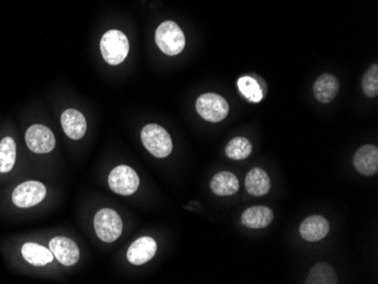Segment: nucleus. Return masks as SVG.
<instances>
[{"mask_svg":"<svg viewBox=\"0 0 378 284\" xmlns=\"http://www.w3.org/2000/svg\"><path fill=\"white\" fill-rule=\"evenodd\" d=\"M100 49L103 59L108 64L116 66L121 64L127 57L129 41L121 31L110 30L103 34Z\"/></svg>","mask_w":378,"mask_h":284,"instance_id":"obj_1","label":"nucleus"},{"mask_svg":"<svg viewBox=\"0 0 378 284\" xmlns=\"http://www.w3.org/2000/svg\"><path fill=\"white\" fill-rule=\"evenodd\" d=\"M141 139L143 145L155 157L164 159L173 152V139L169 133L159 125H146L142 129Z\"/></svg>","mask_w":378,"mask_h":284,"instance_id":"obj_2","label":"nucleus"},{"mask_svg":"<svg viewBox=\"0 0 378 284\" xmlns=\"http://www.w3.org/2000/svg\"><path fill=\"white\" fill-rule=\"evenodd\" d=\"M155 42L168 56L179 55L184 50L186 39L182 29L173 21H166L157 29Z\"/></svg>","mask_w":378,"mask_h":284,"instance_id":"obj_3","label":"nucleus"},{"mask_svg":"<svg viewBox=\"0 0 378 284\" xmlns=\"http://www.w3.org/2000/svg\"><path fill=\"white\" fill-rule=\"evenodd\" d=\"M94 229L97 236L104 242H113L123 233V221L117 212L102 209L94 218Z\"/></svg>","mask_w":378,"mask_h":284,"instance_id":"obj_4","label":"nucleus"},{"mask_svg":"<svg viewBox=\"0 0 378 284\" xmlns=\"http://www.w3.org/2000/svg\"><path fill=\"white\" fill-rule=\"evenodd\" d=\"M196 110L204 120L219 123L227 118L229 104L227 100L216 93H205L196 101Z\"/></svg>","mask_w":378,"mask_h":284,"instance_id":"obj_5","label":"nucleus"},{"mask_svg":"<svg viewBox=\"0 0 378 284\" xmlns=\"http://www.w3.org/2000/svg\"><path fill=\"white\" fill-rule=\"evenodd\" d=\"M108 184L113 193L129 196L139 189V177L133 168L118 166L109 173Z\"/></svg>","mask_w":378,"mask_h":284,"instance_id":"obj_6","label":"nucleus"},{"mask_svg":"<svg viewBox=\"0 0 378 284\" xmlns=\"http://www.w3.org/2000/svg\"><path fill=\"white\" fill-rule=\"evenodd\" d=\"M47 195L46 186L40 182H25L13 191L12 200L22 209L32 207L42 202Z\"/></svg>","mask_w":378,"mask_h":284,"instance_id":"obj_7","label":"nucleus"},{"mask_svg":"<svg viewBox=\"0 0 378 284\" xmlns=\"http://www.w3.org/2000/svg\"><path fill=\"white\" fill-rule=\"evenodd\" d=\"M25 142L31 151L38 155L52 152L56 146L55 135L43 125H33L25 133Z\"/></svg>","mask_w":378,"mask_h":284,"instance_id":"obj_8","label":"nucleus"},{"mask_svg":"<svg viewBox=\"0 0 378 284\" xmlns=\"http://www.w3.org/2000/svg\"><path fill=\"white\" fill-rule=\"evenodd\" d=\"M49 249L59 263L65 266H73L79 260V246L67 237H55L49 242Z\"/></svg>","mask_w":378,"mask_h":284,"instance_id":"obj_9","label":"nucleus"},{"mask_svg":"<svg viewBox=\"0 0 378 284\" xmlns=\"http://www.w3.org/2000/svg\"><path fill=\"white\" fill-rule=\"evenodd\" d=\"M157 242L151 237H142L130 245L127 251V260L133 265H143L155 257Z\"/></svg>","mask_w":378,"mask_h":284,"instance_id":"obj_10","label":"nucleus"},{"mask_svg":"<svg viewBox=\"0 0 378 284\" xmlns=\"http://www.w3.org/2000/svg\"><path fill=\"white\" fill-rule=\"evenodd\" d=\"M299 232L306 242H320L330 232V223L321 215H313L305 219L300 224Z\"/></svg>","mask_w":378,"mask_h":284,"instance_id":"obj_11","label":"nucleus"},{"mask_svg":"<svg viewBox=\"0 0 378 284\" xmlns=\"http://www.w3.org/2000/svg\"><path fill=\"white\" fill-rule=\"evenodd\" d=\"M354 166L363 175H374L378 171V148L375 145H363L358 148L354 157Z\"/></svg>","mask_w":378,"mask_h":284,"instance_id":"obj_12","label":"nucleus"},{"mask_svg":"<svg viewBox=\"0 0 378 284\" xmlns=\"http://www.w3.org/2000/svg\"><path fill=\"white\" fill-rule=\"evenodd\" d=\"M61 126L67 136L72 139L84 137L88 124L82 112L75 109H67L61 115Z\"/></svg>","mask_w":378,"mask_h":284,"instance_id":"obj_13","label":"nucleus"},{"mask_svg":"<svg viewBox=\"0 0 378 284\" xmlns=\"http://www.w3.org/2000/svg\"><path fill=\"white\" fill-rule=\"evenodd\" d=\"M273 212L267 206H253L245 210L242 215V222L249 229H263L272 223Z\"/></svg>","mask_w":378,"mask_h":284,"instance_id":"obj_14","label":"nucleus"},{"mask_svg":"<svg viewBox=\"0 0 378 284\" xmlns=\"http://www.w3.org/2000/svg\"><path fill=\"white\" fill-rule=\"evenodd\" d=\"M314 95L321 103L332 102L340 91L339 79L331 74H323L314 84Z\"/></svg>","mask_w":378,"mask_h":284,"instance_id":"obj_15","label":"nucleus"},{"mask_svg":"<svg viewBox=\"0 0 378 284\" xmlns=\"http://www.w3.org/2000/svg\"><path fill=\"white\" fill-rule=\"evenodd\" d=\"M245 186L251 196H264L271 189V179L263 169L254 168L246 177Z\"/></svg>","mask_w":378,"mask_h":284,"instance_id":"obj_16","label":"nucleus"},{"mask_svg":"<svg viewBox=\"0 0 378 284\" xmlns=\"http://www.w3.org/2000/svg\"><path fill=\"white\" fill-rule=\"evenodd\" d=\"M211 189L218 196H231L239 191V182L236 175L229 171L216 173L211 180Z\"/></svg>","mask_w":378,"mask_h":284,"instance_id":"obj_17","label":"nucleus"},{"mask_svg":"<svg viewBox=\"0 0 378 284\" xmlns=\"http://www.w3.org/2000/svg\"><path fill=\"white\" fill-rule=\"evenodd\" d=\"M22 255L28 263L34 266H45L52 263L54 260V254L48 248L38 245L34 242H28L22 247Z\"/></svg>","mask_w":378,"mask_h":284,"instance_id":"obj_18","label":"nucleus"},{"mask_svg":"<svg viewBox=\"0 0 378 284\" xmlns=\"http://www.w3.org/2000/svg\"><path fill=\"white\" fill-rule=\"evenodd\" d=\"M16 143L12 137H5L0 142V173H10L15 166Z\"/></svg>","mask_w":378,"mask_h":284,"instance_id":"obj_19","label":"nucleus"},{"mask_svg":"<svg viewBox=\"0 0 378 284\" xmlns=\"http://www.w3.org/2000/svg\"><path fill=\"white\" fill-rule=\"evenodd\" d=\"M240 93L249 101V102L258 103L263 100V90L260 88L258 81L251 76H242L237 82Z\"/></svg>","mask_w":378,"mask_h":284,"instance_id":"obj_20","label":"nucleus"},{"mask_svg":"<svg viewBox=\"0 0 378 284\" xmlns=\"http://www.w3.org/2000/svg\"><path fill=\"white\" fill-rule=\"evenodd\" d=\"M306 283L336 284L338 283V276L329 264H317L310 269Z\"/></svg>","mask_w":378,"mask_h":284,"instance_id":"obj_21","label":"nucleus"},{"mask_svg":"<svg viewBox=\"0 0 378 284\" xmlns=\"http://www.w3.org/2000/svg\"><path fill=\"white\" fill-rule=\"evenodd\" d=\"M253 152V145L246 137H235L228 143L226 155L229 159L239 161L247 159Z\"/></svg>","mask_w":378,"mask_h":284,"instance_id":"obj_22","label":"nucleus"},{"mask_svg":"<svg viewBox=\"0 0 378 284\" xmlns=\"http://www.w3.org/2000/svg\"><path fill=\"white\" fill-rule=\"evenodd\" d=\"M361 88L365 95L368 97H375L378 95V66L372 65L366 74L363 75Z\"/></svg>","mask_w":378,"mask_h":284,"instance_id":"obj_23","label":"nucleus"}]
</instances>
